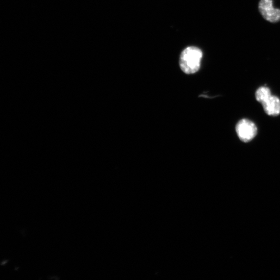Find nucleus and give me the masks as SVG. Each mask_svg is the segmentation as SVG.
Segmentation results:
<instances>
[{"label":"nucleus","instance_id":"nucleus-1","mask_svg":"<svg viewBox=\"0 0 280 280\" xmlns=\"http://www.w3.org/2000/svg\"><path fill=\"white\" fill-rule=\"evenodd\" d=\"M202 51L196 47L185 49L180 55L179 64L182 71L188 74L196 73L200 68Z\"/></svg>","mask_w":280,"mask_h":280},{"label":"nucleus","instance_id":"nucleus-2","mask_svg":"<svg viewBox=\"0 0 280 280\" xmlns=\"http://www.w3.org/2000/svg\"><path fill=\"white\" fill-rule=\"evenodd\" d=\"M236 132L238 138L243 142L248 143L256 136L258 129L256 124L250 120L242 119L236 126Z\"/></svg>","mask_w":280,"mask_h":280},{"label":"nucleus","instance_id":"nucleus-3","mask_svg":"<svg viewBox=\"0 0 280 280\" xmlns=\"http://www.w3.org/2000/svg\"><path fill=\"white\" fill-rule=\"evenodd\" d=\"M258 9L266 21L272 23L280 21V9L274 8L273 0H260Z\"/></svg>","mask_w":280,"mask_h":280},{"label":"nucleus","instance_id":"nucleus-4","mask_svg":"<svg viewBox=\"0 0 280 280\" xmlns=\"http://www.w3.org/2000/svg\"><path fill=\"white\" fill-rule=\"evenodd\" d=\"M261 105L267 115L276 117L280 115V99L278 97L272 95Z\"/></svg>","mask_w":280,"mask_h":280},{"label":"nucleus","instance_id":"nucleus-5","mask_svg":"<svg viewBox=\"0 0 280 280\" xmlns=\"http://www.w3.org/2000/svg\"><path fill=\"white\" fill-rule=\"evenodd\" d=\"M272 95L270 89L266 86L260 87L255 92L256 100L261 104L267 100Z\"/></svg>","mask_w":280,"mask_h":280}]
</instances>
